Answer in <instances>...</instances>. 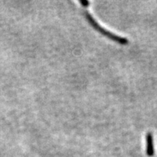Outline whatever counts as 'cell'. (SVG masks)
<instances>
[{
  "instance_id": "6da1fadb",
  "label": "cell",
  "mask_w": 157,
  "mask_h": 157,
  "mask_svg": "<svg viewBox=\"0 0 157 157\" xmlns=\"http://www.w3.org/2000/svg\"><path fill=\"white\" fill-rule=\"evenodd\" d=\"M85 15H86V17H87L88 21H90V23H91V24L93 25L96 29H98V31H100V32H101L102 34H105V36H109V38L112 39L114 41H116V42L121 43V44H126V43L127 42V40L126 39L123 38V37L117 36V35L113 34H112V33L109 32V31L105 30V29H104L103 28H102L101 25H99V24H98V23L96 22L95 20H94L93 17H92L91 15H90L87 11H85Z\"/></svg>"
},
{
  "instance_id": "7a4b0ae2",
  "label": "cell",
  "mask_w": 157,
  "mask_h": 157,
  "mask_svg": "<svg viewBox=\"0 0 157 157\" xmlns=\"http://www.w3.org/2000/svg\"><path fill=\"white\" fill-rule=\"evenodd\" d=\"M146 154L148 156H153L154 154V139L152 134L150 132L146 135Z\"/></svg>"
},
{
  "instance_id": "3957f363",
  "label": "cell",
  "mask_w": 157,
  "mask_h": 157,
  "mask_svg": "<svg viewBox=\"0 0 157 157\" xmlns=\"http://www.w3.org/2000/svg\"><path fill=\"white\" fill-rule=\"evenodd\" d=\"M79 2L82 4L84 7H87L88 5H89L90 2L88 1H84V0H82V1H79Z\"/></svg>"
}]
</instances>
